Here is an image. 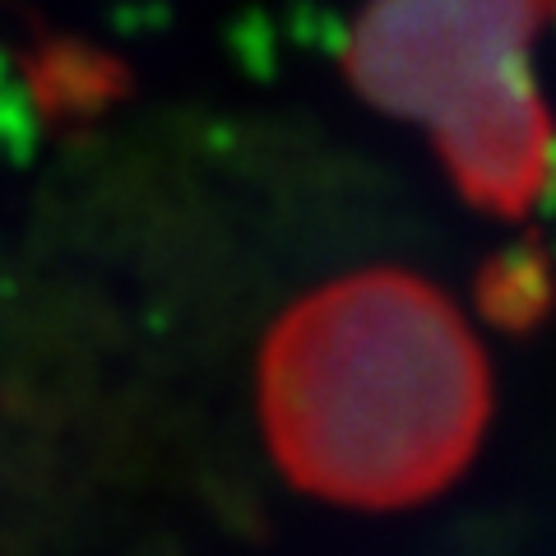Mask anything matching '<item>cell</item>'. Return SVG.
<instances>
[{
	"label": "cell",
	"mask_w": 556,
	"mask_h": 556,
	"mask_svg": "<svg viewBox=\"0 0 556 556\" xmlns=\"http://www.w3.org/2000/svg\"><path fill=\"white\" fill-rule=\"evenodd\" d=\"M492 376L464 311L408 269L292 302L260 348V427L283 478L348 510H404L473 464Z\"/></svg>",
	"instance_id": "cell-1"
},
{
	"label": "cell",
	"mask_w": 556,
	"mask_h": 556,
	"mask_svg": "<svg viewBox=\"0 0 556 556\" xmlns=\"http://www.w3.org/2000/svg\"><path fill=\"white\" fill-rule=\"evenodd\" d=\"M552 20L547 5H376L343 33V70L371 108L431 139L468 204L525 218L556 181V126L533 61Z\"/></svg>",
	"instance_id": "cell-2"
}]
</instances>
